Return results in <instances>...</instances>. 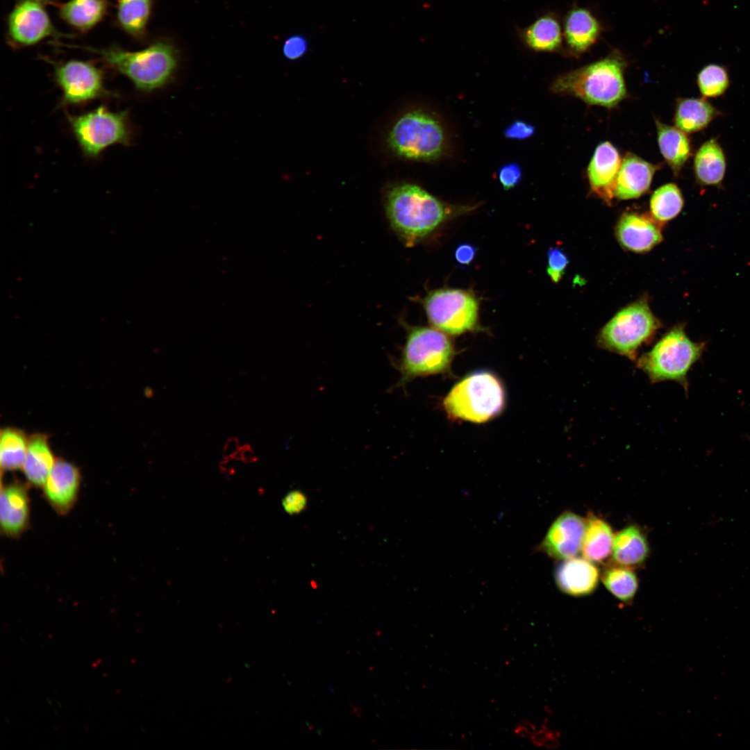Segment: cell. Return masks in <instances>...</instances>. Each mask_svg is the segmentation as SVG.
Masks as SVG:
<instances>
[{
    "mask_svg": "<svg viewBox=\"0 0 750 750\" xmlns=\"http://www.w3.org/2000/svg\"><path fill=\"white\" fill-rule=\"evenodd\" d=\"M81 483L79 469L65 459L57 458L42 487L44 498L58 514L66 515L77 501Z\"/></svg>",
    "mask_w": 750,
    "mask_h": 750,
    "instance_id": "5bb4252c",
    "label": "cell"
},
{
    "mask_svg": "<svg viewBox=\"0 0 750 750\" xmlns=\"http://www.w3.org/2000/svg\"><path fill=\"white\" fill-rule=\"evenodd\" d=\"M29 483L15 480L1 484L0 498L1 530L5 535L16 538L30 523Z\"/></svg>",
    "mask_w": 750,
    "mask_h": 750,
    "instance_id": "9a60e30c",
    "label": "cell"
},
{
    "mask_svg": "<svg viewBox=\"0 0 750 750\" xmlns=\"http://www.w3.org/2000/svg\"><path fill=\"white\" fill-rule=\"evenodd\" d=\"M153 8V0H117L115 22L125 33L134 39L146 35Z\"/></svg>",
    "mask_w": 750,
    "mask_h": 750,
    "instance_id": "f1b7e54d",
    "label": "cell"
},
{
    "mask_svg": "<svg viewBox=\"0 0 750 750\" xmlns=\"http://www.w3.org/2000/svg\"><path fill=\"white\" fill-rule=\"evenodd\" d=\"M585 531V519L565 511L551 524L540 545L549 557L563 560L581 552Z\"/></svg>",
    "mask_w": 750,
    "mask_h": 750,
    "instance_id": "4fadbf2b",
    "label": "cell"
},
{
    "mask_svg": "<svg viewBox=\"0 0 750 750\" xmlns=\"http://www.w3.org/2000/svg\"><path fill=\"white\" fill-rule=\"evenodd\" d=\"M28 438L19 428L6 427L0 433V464L1 472L14 471L22 468Z\"/></svg>",
    "mask_w": 750,
    "mask_h": 750,
    "instance_id": "f546056e",
    "label": "cell"
},
{
    "mask_svg": "<svg viewBox=\"0 0 750 750\" xmlns=\"http://www.w3.org/2000/svg\"><path fill=\"white\" fill-rule=\"evenodd\" d=\"M621 163L619 153L611 143L604 142L596 148L587 173L592 190L603 200L608 201L615 197Z\"/></svg>",
    "mask_w": 750,
    "mask_h": 750,
    "instance_id": "ac0fdd59",
    "label": "cell"
},
{
    "mask_svg": "<svg viewBox=\"0 0 750 750\" xmlns=\"http://www.w3.org/2000/svg\"><path fill=\"white\" fill-rule=\"evenodd\" d=\"M658 222L644 214L626 212L617 224V239L626 249L637 253L648 251L662 240Z\"/></svg>",
    "mask_w": 750,
    "mask_h": 750,
    "instance_id": "e0dca14e",
    "label": "cell"
},
{
    "mask_svg": "<svg viewBox=\"0 0 750 750\" xmlns=\"http://www.w3.org/2000/svg\"><path fill=\"white\" fill-rule=\"evenodd\" d=\"M522 177V168L518 163L515 162L504 164L498 171V179L506 190L517 186L521 181Z\"/></svg>",
    "mask_w": 750,
    "mask_h": 750,
    "instance_id": "e575fe53",
    "label": "cell"
},
{
    "mask_svg": "<svg viewBox=\"0 0 750 750\" xmlns=\"http://www.w3.org/2000/svg\"><path fill=\"white\" fill-rule=\"evenodd\" d=\"M660 152L675 175H678L691 154V143L686 133L676 127L656 122Z\"/></svg>",
    "mask_w": 750,
    "mask_h": 750,
    "instance_id": "83f0119b",
    "label": "cell"
},
{
    "mask_svg": "<svg viewBox=\"0 0 750 750\" xmlns=\"http://www.w3.org/2000/svg\"><path fill=\"white\" fill-rule=\"evenodd\" d=\"M456 349L445 333L426 326L410 327L397 368L400 378L394 387L405 386L412 379L449 372Z\"/></svg>",
    "mask_w": 750,
    "mask_h": 750,
    "instance_id": "8992f818",
    "label": "cell"
},
{
    "mask_svg": "<svg viewBox=\"0 0 750 750\" xmlns=\"http://www.w3.org/2000/svg\"><path fill=\"white\" fill-rule=\"evenodd\" d=\"M54 0H17L6 18V42L13 49L35 46L47 38L71 37L60 33L48 14Z\"/></svg>",
    "mask_w": 750,
    "mask_h": 750,
    "instance_id": "8fae6325",
    "label": "cell"
},
{
    "mask_svg": "<svg viewBox=\"0 0 750 750\" xmlns=\"http://www.w3.org/2000/svg\"><path fill=\"white\" fill-rule=\"evenodd\" d=\"M601 26L592 12L583 8L571 10L564 22V38L568 49L581 53L587 51L598 40Z\"/></svg>",
    "mask_w": 750,
    "mask_h": 750,
    "instance_id": "44dd1931",
    "label": "cell"
},
{
    "mask_svg": "<svg viewBox=\"0 0 750 750\" xmlns=\"http://www.w3.org/2000/svg\"><path fill=\"white\" fill-rule=\"evenodd\" d=\"M239 451L240 453L241 459L245 462H250L257 460L254 451L249 444H244L240 448Z\"/></svg>",
    "mask_w": 750,
    "mask_h": 750,
    "instance_id": "60d3db41",
    "label": "cell"
},
{
    "mask_svg": "<svg viewBox=\"0 0 750 750\" xmlns=\"http://www.w3.org/2000/svg\"><path fill=\"white\" fill-rule=\"evenodd\" d=\"M429 323L449 335L478 329V301L472 292L441 288L431 291L422 301Z\"/></svg>",
    "mask_w": 750,
    "mask_h": 750,
    "instance_id": "30bf717a",
    "label": "cell"
},
{
    "mask_svg": "<svg viewBox=\"0 0 750 750\" xmlns=\"http://www.w3.org/2000/svg\"><path fill=\"white\" fill-rule=\"evenodd\" d=\"M683 203V195L678 187L674 183H668L653 192L650 199V210L654 219L658 222H665L679 214Z\"/></svg>",
    "mask_w": 750,
    "mask_h": 750,
    "instance_id": "1f68e13d",
    "label": "cell"
},
{
    "mask_svg": "<svg viewBox=\"0 0 750 750\" xmlns=\"http://www.w3.org/2000/svg\"><path fill=\"white\" fill-rule=\"evenodd\" d=\"M56 460L47 434L34 433L28 437L22 469L29 484L36 488L43 487Z\"/></svg>",
    "mask_w": 750,
    "mask_h": 750,
    "instance_id": "603a6c76",
    "label": "cell"
},
{
    "mask_svg": "<svg viewBox=\"0 0 750 750\" xmlns=\"http://www.w3.org/2000/svg\"><path fill=\"white\" fill-rule=\"evenodd\" d=\"M506 405L500 379L489 371H477L457 382L444 397L442 406L453 420L486 422L498 416Z\"/></svg>",
    "mask_w": 750,
    "mask_h": 750,
    "instance_id": "277c9868",
    "label": "cell"
},
{
    "mask_svg": "<svg viewBox=\"0 0 750 750\" xmlns=\"http://www.w3.org/2000/svg\"><path fill=\"white\" fill-rule=\"evenodd\" d=\"M704 342L692 341L684 327L678 325L667 332L650 349L635 360L651 383L673 381L687 392L688 375L692 366L701 358Z\"/></svg>",
    "mask_w": 750,
    "mask_h": 750,
    "instance_id": "5b68a950",
    "label": "cell"
},
{
    "mask_svg": "<svg viewBox=\"0 0 750 750\" xmlns=\"http://www.w3.org/2000/svg\"><path fill=\"white\" fill-rule=\"evenodd\" d=\"M239 449L240 442L238 438L236 437H230L226 440L224 444L222 456L225 459H228L233 456L234 457Z\"/></svg>",
    "mask_w": 750,
    "mask_h": 750,
    "instance_id": "ab89813d",
    "label": "cell"
},
{
    "mask_svg": "<svg viewBox=\"0 0 750 750\" xmlns=\"http://www.w3.org/2000/svg\"><path fill=\"white\" fill-rule=\"evenodd\" d=\"M477 248L469 243H462L455 250L456 261L462 267L470 265L474 260Z\"/></svg>",
    "mask_w": 750,
    "mask_h": 750,
    "instance_id": "f35d334b",
    "label": "cell"
},
{
    "mask_svg": "<svg viewBox=\"0 0 750 750\" xmlns=\"http://www.w3.org/2000/svg\"><path fill=\"white\" fill-rule=\"evenodd\" d=\"M475 208L448 203L419 185L408 183L390 188L385 201L389 223L408 247L418 244L444 222Z\"/></svg>",
    "mask_w": 750,
    "mask_h": 750,
    "instance_id": "6da1fadb",
    "label": "cell"
},
{
    "mask_svg": "<svg viewBox=\"0 0 750 750\" xmlns=\"http://www.w3.org/2000/svg\"><path fill=\"white\" fill-rule=\"evenodd\" d=\"M606 589L618 600L631 602L638 588V580L633 568L615 564L607 566L600 575Z\"/></svg>",
    "mask_w": 750,
    "mask_h": 750,
    "instance_id": "4dcf8cb0",
    "label": "cell"
},
{
    "mask_svg": "<svg viewBox=\"0 0 750 750\" xmlns=\"http://www.w3.org/2000/svg\"><path fill=\"white\" fill-rule=\"evenodd\" d=\"M656 166L632 153H627L620 165L614 195L619 199H631L645 193L651 185Z\"/></svg>",
    "mask_w": 750,
    "mask_h": 750,
    "instance_id": "d6986e66",
    "label": "cell"
},
{
    "mask_svg": "<svg viewBox=\"0 0 750 750\" xmlns=\"http://www.w3.org/2000/svg\"><path fill=\"white\" fill-rule=\"evenodd\" d=\"M72 133L83 154L98 157L109 147L128 146L133 138L128 111H112L104 106L79 115H67Z\"/></svg>",
    "mask_w": 750,
    "mask_h": 750,
    "instance_id": "ba28073f",
    "label": "cell"
},
{
    "mask_svg": "<svg viewBox=\"0 0 750 750\" xmlns=\"http://www.w3.org/2000/svg\"><path fill=\"white\" fill-rule=\"evenodd\" d=\"M726 160L723 149L715 138L705 142L696 152L694 171L697 181L703 185L717 186L724 180Z\"/></svg>",
    "mask_w": 750,
    "mask_h": 750,
    "instance_id": "cb8c5ba5",
    "label": "cell"
},
{
    "mask_svg": "<svg viewBox=\"0 0 750 750\" xmlns=\"http://www.w3.org/2000/svg\"><path fill=\"white\" fill-rule=\"evenodd\" d=\"M79 48L96 55L108 67L128 78L137 90L145 93L171 83L178 67V50L167 40L154 41L138 51H128L117 45Z\"/></svg>",
    "mask_w": 750,
    "mask_h": 750,
    "instance_id": "7a4b0ae2",
    "label": "cell"
},
{
    "mask_svg": "<svg viewBox=\"0 0 750 750\" xmlns=\"http://www.w3.org/2000/svg\"><path fill=\"white\" fill-rule=\"evenodd\" d=\"M720 112L709 101L701 98H684L678 101L674 123L686 134L706 128Z\"/></svg>",
    "mask_w": 750,
    "mask_h": 750,
    "instance_id": "484cf974",
    "label": "cell"
},
{
    "mask_svg": "<svg viewBox=\"0 0 750 750\" xmlns=\"http://www.w3.org/2000/svg\"><path fill=\"white\" fill-rule=\"evenodd\" d=\"M614 535L608 522L590 514L585 518V531L581 549L583 557L594 563L604 562L611 555Z\"/></svg>",
    "mask_w": 750,
    "mask_h": 750,
    "instance_id": "4316f807",
    "label": "cell"
},
{
    "mask_svg": "<svg viewBox=\"0 0 750 750\" xmlns=\"http://www.w3.org/2000/svg\"><path fill=\"white\" fill-rule=\"evenodd\" d=\"M306 51L305 39L299 35L289 38L283 44L284 56L290 60H295L302 56Z\"/></svg>",
    "mask_w": 750,
    "mask_h": 750,
    "instance_id": "74e56055",
    "label": "cell"
},
{
    "mask_svg": "<svg viewBox=\"0 0 750 750\" xmlns=\"http://www.w3.org/2000/svg\"><path fill=\"white\" fill-rule=\"evenodd\" d=\"M626 62L617 52L558 77L551 85L557 94L576 97L588 104L612 108L626 95Z\"/></svg>",
    "mask_w": 750,
    "mask_h": 750,
    "instance_id": "3957f363",
    "label": "cell"
},
{
    "mask_svg": "<svg viewBox=\"0 0 750 750\" xmlns=\"http://www.w3.org/2000/svg\"><path fill=\"white\" fill-rule=\"evenodd\" d=\"M554 578L557 587L572 597L591 594L597 589L600 574L594 562L584 557L563 560L556 568Z\"/></svg>",
    "mask_w": 750,
    "mask_h": 750,
    "instance_id": "2e32d148",
    "label": "cell"
},
{
    "mask_svg": "<svg viewBox=\"0 0 750 750\" xmlns=\"http://www.w3.org/2000/svg\"><path fill=\"white\" fill-rule=\"evenodd\" d=\"M388 142L398 156L408 160L433 161L447 149V135L440 119L422 110L401 116L392 127Z\"/></svg>",
    "mask_w": 750,
    "mask_h": 750,
    "instance_id": "52a82bcc",
    "label": "cell"
},
{
    "mask_svg": "<svg viewBox=\"0 0 750 750\" xmlns=\"http://www.w3.org/2000/svg\"><path fill=\"white\" fill-rule=\"evenodd\" d=\"M53 78L62 91V106L81 105L112 95L106 88L103 71L90 61L55 63Z\"/></svg>",
    "mask_w": 750,
    "mask_h": 750,
    "instance_id": "7c38bea8",
    "label": "cell"
},
{
    "mask_svg": "<svg viewBox=\"0 0 750 750\" xmlns=\"http://www.w3.org/2000/svg\"><path fill=\"white\" fill-rule=\"evenodd\" d=\"M547 274L554 283L562 278L569 260L564 251L558 247H551L547 251Z\"/></svg>",
    "mask_w": 750,
    "mask_h": 750,
    "instance_id": "836d02e7",
    "label": "cell"
},
{
    "mask_svg": "<svg viewBox=\"0 0 750 750\" xmlns=\"http://www.w3.org/2000/svg\"><path fill=\"white\" fill-rule=\"evenodd\" d=\"M519 35L527 47L538 52L555 51L560 47L562 40L560 24L551 14L539 17L522 29Z\"/></svg>",
    "mask_w": 750,
    "mask_h": 750,
    "instance_id": "d4e9b609",
    "label": "cell"
},
{
    "mask_svg": "<svg viewBox=\"0 0 750 750\" xmlns=\"http://www.w3.org/2000/svg\"><path fill=\"white\" fill-rule=\"evenodd\" d=\"M535 133V127L521 119H516L510 123L504 130L506 138L522 140L531 138Z\"/></svg>",
    "mask_w": 750,
    "mask_h": 750,
    "instance_id": "8d00e7d4",
    "label": "cell"
},
{
    "mask_svg": "<svg viewBox=\"0 0 750 750\" xmlns=\"http://www.w3.org/2000/svg\"><path fill=\"white\" fill-rule=\"evenodd\" d=\"M60 18L76 31L85 33L98 25L107 15L108 0H69L53 2Z\"/></svg>",
    "mask_w": 750,
    "mask_h": 750,
    "instance_id": "ffe728a7",
    "label": "cell"
},
{
    "mask_svg": "<svg viewBox=\"0 0 750 750\" xmlns=\"http://www.w3.org/2000/svg\"><path fill=\"white\" fill-rule=\"evenodd\" d=\"M284 510L289 515H297L303 511L307 506L308 499L303 492L299 490L289 491L282 499Z\"/></svg>",
    "mask_w": 750,
    "mask_h": 750,
    "instance_id": "d590c367",
    "label": "cell"
},
{
    "mask_svg": "<svg viewBox=\"0 0 750 750\" xmlns=\"http://www.w3.org/2000/svg\"><path fill=\"white\" fill-rule=\"evenodd\" d=\"M660 327L647 303L638 301L619 311L601 329L597 345L635 361L639 348L648 343Z\"/></svg>",
    "mask_w": 750,
    "mask_h": 750,
    "instance_id": "9c48e42d",
    "label": "cell"
},
{
    "mask_svg": "<svg viewBox=\"0 0 750 750\" xmlns=\"http://www.w3.org/2000/svg\"><path fill=\"white\" fill-rule=\"evenodd\" d=\"M697 82L701 94L705 98L722 96L730 84L727 69L715 63L704 66L697 74Z\"/></svg>",
    "mask_w": 750,
    "mask_h": 750,
    "instance_id": "d6a6232c",
    "label": "cell"
},
{
    "mask_svg": "<svg viewBox=\"0 0 750 750\" xmlns=\"http://www.w3.org/2000/svg\"><path fill=\"white\" fill-rule=\"evenodd\" d=\"M649 550L644 531L638 526L631 524L614 535L612 560L615 564L631 568L638 567L646 561Z\"/></svg>",
    "mask_w": 750,
    "mask_h": 750,
    "instance_id": "7402d4cb",
    "label": "cell"
}]
</instances>
